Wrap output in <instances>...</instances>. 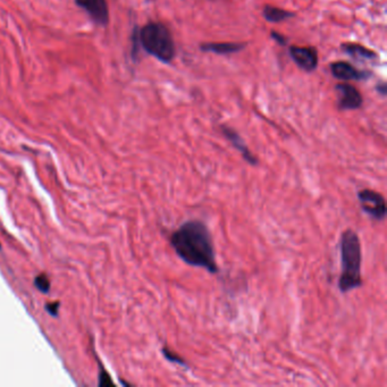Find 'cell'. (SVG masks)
<instances>
[{"label": "cell", "mask_w": 387, "mask_h": 387, "mask_svg": "<svg viewBox=\"0 0 387 387\" xmlns=\"http://www.w3.org/2000/svg\"><path fill=\"white\" fill-rule=\"evenodd\" d=\"M356 196H358L361 209L373 221L380 222L386 217V201L381 193L370 190V188H363V190L358 191Z\"/></svg>", "instance_id": "cell-4"}, {"label": "cell", "mask_w": 387, "mask_h": 387, "mask_svg": "<svg viewBox=\"0 0 387 387\" xmlns=\"http://www.w3.org/2000/svg\"><path fill=\"white\" fill-rule=\"evenodd\" d=\"M34 284H36L37 289L39 291H41L42 293H47V292L49 291L50 282H49L48 277H47L46 275H44V274L39 275V276L36 277V281H34Z\"/></svg>", "instance_id": "cell-14"}, {"label": "cell", "mask_w": 387, "mask_h": 387, "mask_svg": "<svg viewBox=\"0 0 387 387\" xmlns=\"http://www.w3.org/2000/svg\"><path fill=\"white\" fill-rule=\"evenodd\" d=\"M270 37H272L275 41L277 42V44H279L281 46H285L287 44V39L282 36L281 33L278 32H275V31H272V33H270Z\"/></svg>", "instance_id": "cell-16"}, {"label": "cell", "mask_w": 387, "mask_h": 387, "mask_svg": "<svg viewBox=\"0 0 387 387\" xmlns=\"http://www.w3.org/2000/svg\"><path fill=\"white\" fill-rule=\"evenodd\" d=\"M339 110H355L362 106L363 99L359 90L350 83H338L336 87Z\"/></svg>", "instance_id": "cell-5"}, {"label": "cell", "mask_w": 387, "mask_h": 387, "mask_svg": "<svg viewBox=\"0 0 387 387\" xmlns=\"http://www.w3.org/2000/svg\"><path fill=\"white\" fill-rule=\"evenodd\" d=\"M222 132L223 134L225 135L226 139L231 142L232 145H233V147L241 153V156L243 157L244 160H246L249 165L257 166L259 164L258 158L250 151V149L248 148V145L242 139V136H241L239 133L234 130V128L229 127L226 125H222Z\"/></svg>", "instance_id": "cell-9"}, {"label": "cell", "mask_w": 387, "mask_h": 387, "mask_svg": "<svg viewBox=\"0 0 387 387\" xmlns=\"http://www.w3.org/2000/svg\"><path fill=\"white\" fill-rule=\"evenodd\" d=\"M58 308H59V303L58 302H53V303H48L46 305V309L48 310L51 316H57L58 313Z\"/></svg>", "instance_id": "cell-17"}, {"label": "cell", "mask_w": 387, "mask_h": 387, "mask_svg": "<svg viewBox=\"0 0 387 387\" xmlns=\"http://www.w3.org/2000/svg\"><path fill=\"white\" fill-rule=\"evenodd\" d=\"M161 352H162V355H164L165 358L169 361V362L175 363V364H179L184 368H187V363L185 362V360H184L182 356H179L177 353H175L173 350H170V349H168V347L165 346L161 349Z\"/></svg>", "instance_id": "cell-13"}, {"label": "cell", "mask_w": 387, "mask_h": 387, "mask_svg": "<svg viewBox=\"0 0 387 387\" xmlns=\"http://www.w3.org/2000/svg\"><path fill=\"white\" fill-rule=\"evenodd\" d=\"M341 49L351 57L359 60H371L377 58V54L371 49L365 48L362 45L358 44H343Z\"/></svg>", "instance_id": "cell-11"}, {"label": "cell", "mask_w": 387, "mask_h": 387, "mask_svg": "<svg viewBox=\"0 0 387 387\" xmlns=\"http://www.w3.org/2000/svg\"><path fill=\"white\" fill-rule=\"evenodd\" d=\"M295 14L294 13H291L289 11L282 10V8L278 7H274L267 5L264 8V17L270 23H279L283 22V21L289 20L290 17H293Z\"/></svg>", "instance_id": "cell-12"}, {"label": "cell", "mask_w": 387, "mask_h": 387, "mask_svg": "<svg viewBox=\"0 0 387 387\" xmlns=\"http://www.w3.org/2000/svg\"><path fill=\"white\" fill-rule=\"evenodd\" d=\"M341 253V274L338 278V290L341 293H349L362 286V248L359 235L353 230L344 231L339 239Z\"/></svg>", "instance_id": "cell-2"}, {"label": "cell", "mask_w": 387, "mask_h": 387, "mask_svg": "<svg viewBox=\"0 0 387 387\" xmlns=\"http://www.w3.org/2000/svg\"><path fill=\"white\" fill-rule=\"evenodd\" d=\"M376 90H377V91L379 92L380 94H382V96H385L386 92H387V85H386V83H380V84H378L377 87H376Z\"/></svg>", "instance_id": "cell-18"}, {"label": "cell", "mask_w": 387, "mask_h": 387, "mask_svg": "<svg viewBox=\"0 0 387 387\" xmlns=\"http://www.w3.org/2000/svg\"><path fill=\"white\" fill-rule=\"evenodd\" d=\"M140 45L149 55L169 64L176 56L175 44L168 28L160 22H149L139 32Z\"/></svg>", "instance_id": "cell-3"}, {"label": "cell", "mask_w": 387, "mask_h": 387, "mask_svg": "<svg viewBox=\"0 0 387 387\" xmlns=\"http://www.w3.org/2000/svg\"><path fill=\"white\" fill-rule=\"evenodd\" d=\"M332 75L339 81L349 82V81H361L370 76L371 73L367 71H360L347 62H334L329 65Z\"/></svg>", "instance_id": "cell-8"}, {"label": "cell", "mask_w": 387, "mask_h": 387, "mask_svg": "<svg viewBox=\"0 0 387 387\" xmlns=\"http://www.w3.org/2000/svg\"><path fill=\"white\" fill-rule=\"evenodd\" d=\"M75 4L87 12L96 24L107 25L109 23V10L106 0H75Z\"/></svg>", "instance_id": "cell-7"}, {"label": "cell", "mask_w": 387, "mask_h": 387, "mask_svg": "<svg viewBox=\"0 0 387 387\" xmlns=\"http://www.w3.org/2000/svg\"><path fill=\"white\" fill-rule=\"evenodd\" d=\"M169 243L180 259L192 267L218 273L216 252L210 231L199 219L184 222L170 235Z\"/></svg>", "instance_id": "cell-1"}, {"label": "cell", "mask_w": 387, "mask_h": 387, "mask_svg": "<svg viewBox=\"0 0 387 387\" xmlns=\"http://www.w3.org/2000/svg\"><path fill=\"white\" fill-rule=\"evenodd\" d=\"M99 385L100 386L113 385V381H111L109 375L105 370H101L100 376H99Z\"/></svg>", "instance_id": "cell-15"}, {"label": "cell", "mask_w": 387, "mask_h": 387, "mask_svg": "<svg viewBox=\"0 0 387 387\" xmlns=\"http://www.w3.org/2000/svg\"><path fill=\"white\" fill-rule=\"evenodd\" d=\"M290 56L293 62L304 72H313L318 65V51L315 47H290Z\"/></svg>", "instance_id": "cell-6"}, {"label": "cell", "mask_w": 387, "mask_h": 387, "mask_svg": "<svg viewBox=\"0 0 387 387\" xmlns=\"http://www.w3.org/2000/svg\"><path fill=\"white\" fill-rule=\"evenodd\" d=\"M244 48H246V44H242V42H207V44H202L200 46L202 51L217 55L235 54Z\"/></svg>", "instance_id": "cell-10"}]
</instances>
